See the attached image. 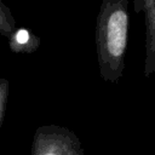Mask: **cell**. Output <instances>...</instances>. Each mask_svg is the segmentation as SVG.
Returning a JSON list of instances; mask_svg holds the SVG:
<instances>
[{"label": "cell", "mask_w": 155, "mask_h": 155, "mask_svg": "<svg viewBox=\"0 0 155 155\" xmlns=\"http://www.w3.org/2000/svg\"><path fill=\"white\" fill-rule=\"evenodd\" d=\"M128 0H103L96 22V53L99 75L117 84L124 75L128 44Z\"/></svg>", "instance_id": "1"}, {"label": "cell", "mask_w": 155, "mask_h": 155, "mask_svg": "<svg viewBox=\"0 0 155 155\" xmlns=\"http://www.w3.org/2000/svg\"><path fill=\"white\" fill-rule=\"evenodd\" d=\"M30 155H85L79 136L59 125L39 126L33 137Z\"/></svg>", "instance_id": "2"}, {"label": "cell", "mask_w": 155, "mask_h": 155, "mask_svg": "<svg viewBox=\"0 0 155 155\" xmlns=\"http://www.w3.org/2000/svg\"><path fill=\"white\" fill-rule=\"evenodd\" d=\"M134 11L144 15L145 24V57L143 75H155V0H134Z\"/></svg>", "instance_id": "3"}, {"label": "cell", "mask_w": 155, "mask_h": 155, "mask_svg": "<svg viewBox=\"0 0 155 155\" xmlns=\"http://www.w3.org/2000/svg\"><path fill=\"white\" fill-rule=\"evenodd\" d=\"M8 47L13 53H34L40 46V38L30 29L17 27L7 39Z\"/></svg>", "instance_id": "4"}, {"label": "cell", "mask_w": 155, "mask_h": 155, "mask_svg": "<svg viewBox=\"0 0 155 155\" xmlns=\"http://www.w3.org/2000/svg\"><path fill=\"white\" fill-rule=\"evenodd\" d=\"M16 28L17 23L11 10L2 1H0V35L8 39Z\"/></svg>", "instance_id": "5"}, {"label": "cell", "mask_w": 155, "mask_h": 155, "mask_svg": "<svg viewBox=\"0 0 155 155\" xmlns=\"http://www.w3.org/2000/svg\"><path fill=\"white\" fill-rule=\"evenodd\" d=\"M8 93H10V82L6 78H0V127L2 125V121L5 119V113L7 108V101H8Z\"/></svg>", "instance_id": "6"}]
</instances>
